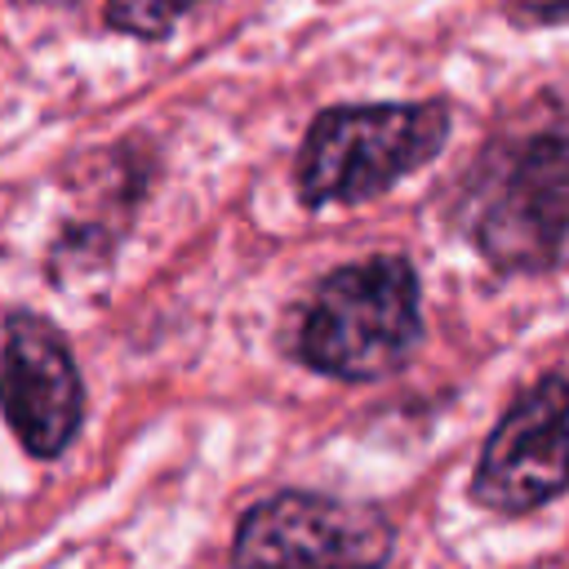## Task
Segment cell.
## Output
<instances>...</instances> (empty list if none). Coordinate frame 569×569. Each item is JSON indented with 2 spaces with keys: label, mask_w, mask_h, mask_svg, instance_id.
Here are the masks:
<instances>
[{
  "label": "cell",
  "mask_w": 569,
  "mask_h": 569,
  "mask_svg": "<svg viewBox=\"0 0 569 569\" xmlns=\"http://www.w3.org/2000/svg\"><path fill=\"white\" fill-rule=\"evenodd\" d=\"M0 409L27 453L53 458L80 427L84 391L58 329L40 316H13L0 351Z\"/></svg>",
  "instance_id": "cell-6"
},
{
  "label": "cell",
  "mask_w": 569,
  "mask_h": 569,
  "mask_svg": "<svg viewBox=\"0 0 569 569\" xmlns=\"http://www.w3.org/2000/svg\"><path fill=\"white\" fill-rule=\"evenodd\" d=\"M196 0H107V22L129 36H164Z\"/></svg>",
  "instance_id": "cell-7"
},
{
  "label": "cell",
  "mask_w": 569,
  "mask_h": 569,
  "mask_svg": "<svg viewBox=\"0 0 569 569\" xmlns=\"http://www.w3.org/2000/svg\"><path fill=\"white\" fill-rule=\"evenodd\" d=\"M418 342V280L396 253L338 267L302 307L293 351L320 373L369 382L405 365Z\"/></svg>",
  "instance_id": "cell-2"
},
{
  "label": "cell",
  "mask_w": 569,
  "mask_h": 569,
  "mask_svg": "<svg viewBox=\"0 0 569 569\" xmlns=\"http://www.w3.org/2000/svg\"><path fill=\"white\" fill-rule=\"evenodd\" d=\"M236 569H382L391 525L369 502L276 493L236 529Z\"/></svg>",
  "instance_id": "cell-4"
},
{
  "label": "cell",
  "mask_w": 569,
  "mask_h": 569,
  "mask_svg": "<svg viewBox=\"0 0 569 569\" xmlns=\"http://www.w3.org/2000/svg\"><path fill=\"white\" fill-rule=\"evenodd\" d=\"M449 133L445 102L329 107L307 129L298 156V196L320 204H356L427 164Z\"/></svg>",
  "instance_id": "cell-3"
},
{
  "label": "cell",
  "mask_w": 569,
  "mask_h": 569,
  "mask_svg": "<svg viewBox=\"0 0 569 569\" xmlns=\"http://www.w3.org/2000/svg\"><path fill=\"white\" fill-rule=\"evenodd\" d=\"M462 227L502 271L547 267L569 236V129L493 147L467 182Z\"/></svg>",
  "instance_id": "cell-1"
},
{
  "label": "cell",
  "mask_w": 569,
  "mask_h": 569,
  "mask_svg": "<svg viewBox=\"0 0 569 569\" xmlns=\"http://www.w3.org/2000/svg\"><path fill=\"white\" fill-rule=\"evenodd\" d=\"M569 485V378H538L493 427L471 493L489 511H533Z\"/></svg>",
  "instance_id": "cell-5"
}]
</instances>
